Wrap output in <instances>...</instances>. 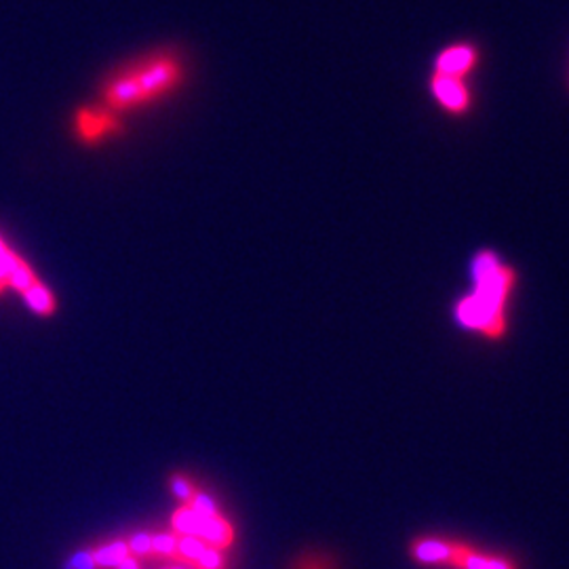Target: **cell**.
Wrapping results in <instances>:
<instances>
[{"mask_svg": "<svg viewBox=\"0 0 569 569\" xmlns=\"http://www.w3.org/2000/svg\"><path fill=\"white\" fill-rule=\"evenodd\" d=\"M477 289L456 306L460 326L498 340L507 331V305L515 289V272L500 264L493 253H481L475 262Z\"/></svg>", "mask_w": 569, "mask_h": 569, "instance_id": "6da1fadb", "label": "cell"}, {"mask_svg": "<svg viewBox=\"0 0 569 569\" xmlns=\"http://www.w3.org/2000/svg\"><path fill=\"white\" fill-rule=\"evenodd\" d=\"M180 79V61L167 56L148 58L108 82L106 102L112 110H129L173 91Z\"/></svg>", "mask_w": 569, "mask_h": 569, "instance_id": "7a4b0ae2", "label": "cell"}, {"mask_svg": "<svg viewBox=\"0 0 569 569\" xmlns=\"http://www.w3.org/2000/svg\"><path fill=\"white\" fill-rule=\"evenodd\" d=\"M413 555L425 563H443L458 569H515L502 557L483 555L446 540H422L416 545Z\"/></svg>", "mask_w": 569, "mask_h": 569, "instance_id": "3957f363", "label": "cell"}, {"mask_svg": "<svg viewBox=\"0 0 569 569\" xmlns=\"http://www.w3.org/2000/svg\"><path fill=\"white\" fill-rule=\"evenodd\" d=\"M173 523L182 533H188L192 538L201 536L211 547H228L232 540V529L218 515L207 517L194 509H183L176 512Z\"/></svg>", "mask_w": 569, "mask_h": 569, "instance_id": "277c9868", "label": "cell"}, {"mask_svg": "<svg viewBox=\"0 0 569 569\" xmlns=\"http://www.w3.org/2000/svg\"><path fill=\"white\" fill-rule=\"evenodd\" d=\"M430 93L435 102L439 103L448 114L465 117L472 106V93L468 87L467 79L446 77L439 72L430 74Z\"/></svg>", "mask_w": 569, "mask_h": 569, "instance_id": "5b68a950", "label": "cell"}, {"mask_svg": "<svg viewBox=\"0 0 569 569\" xmlns=\"http://www.w3.org/2000/svg\"><path fill=\"white\" fill-rule=\"evenodd\" d=\"M481 60V51L472 42H453L446 47L437 58L432 72L456 77V79H468Z\"/></svg>", "mask_w": 569, "mask_h": 569, "instance_id": "8992f818", "label": "cell"}, {"mask_svg": "<svg viewBox=\"0 0 569 569\" xmlns=\"http://www.w3.org/2000/svg\"><path fill=\"white\" fill-rule=\"evenodd\" d=\"M114 129V119L110 112L102 110H81L77 114V131L84 142L102 140L106 133Z\"/></svg>", "mask_w": 569, "mask_h": 569, "instance_id": "52a82bcc", "label": "cell"}, {"mask_svg": "<svg viewBox=\"0 0 569 569\" xmlns=\"http://www.w3.org/2000/svg\"><path fill=\"white\" fill-rule=\"evenodd\" d=\"M21 296H23L26 305L30 306L37 315L49 317V315H53L56 308H58L53 296H51V291H49L44 284L34 283L30 289H26Z\"/></svg>", "mask_w": 569, "mask_h": 569, "instance_id": "ba28073f", "label": "cell"}, {"mask_svg": "<svg viewBox=\"0 0 569 569\" xmlns=\"http://www.w3.org/2000/svg\"><path fill=\"white\" fill-rule=\"evenodd\" d=\"M127 545H112V547H106V549L98 550L96 555H93V559H96V563H100V566H121L122 561L127 559Z\"/></svg>", "mask_w": 569, "mask_h": 569, "instance_id": "9c48e42d", "label": "cell"}, {"mask_svg": "<svg viewBox=\"0 0 569 569\" xmlns=\"http://www.w3.org/2000/svg\"><path fill=\"white\" fill-rule=\"evenodd\" d=\"M178 550H180L182 555H186V557L199 561V557L204 552V547L199 540H194L192 536H188V538H182V540L178 542Z\"/></svg>", "mask_w": 569, "mask_h": 569, "instance_id": "30bf717a", "label": "cell"}, {"mask_svg": "<svg viewBox=\"0 0 569 569\" xmlns=\"http://www.w3.org/2000/svg\"><path fill=\"white\" fill-rule=\"evenodd\" d=\"M173 491H176V496L182 498V500H194V498H197L192 486H190L186 479H182V477H176V479H173Z\"/></svg>", "mask_w": 569, "mask_h": 569, "instance_id": "8fae6325", "label": "cell"}, {"mask_svg": "<svg viewBox=\"0 0 569 569\" xmlns=\"http://www.w3.org/2000/svg\"><path fill=\"white\" fill-rule=\"evenodd\" d=\"M152 549H157L159 552H171V550L178 549V540L173 536H157V538H152Z\"/></svg>", "mask_w": 569, "mask_h": 569, "instance_id": "7c38bea8", "label": "cell"}, {"mask_svg": "<svg viewBox=\"0 0 569 569\" xmlns=\"http://www.w3.org/2000/svg\"><path fill=\"white\" fill-rule=\"evenodd\" d=\"M93 568H96V559H93V555H91V552H81V555H77V557L70 561V566H68V569Z\"/></svg>", "mask_w": 569, "mask_h": 569, "instance_id": "4fadbf2b", "label": "cell"}, {"mask_svg": "<svg viewBox=\"0 0 569 569\" xmlns=\"http://www.w3.org/2000/svg\"><path fill=\"white\" fill-rule=\"evenodd\" d=\"M199 563L207 569H218L220 568V555H218V550L213 549H204L203 555L199 557Z\"/></svg>", "mask_w": 569, "mask_h": 569, "instance_id": "5bb4252c", "label": "cell"}, {"mask_svg": "<svg viewBox=\"0 0 569 569\" xmlns=\"http://www.w3.org/2000/svg\"><path fill=\"white\" fill-rule=\"evenodd\" d=\"M131 549L138 550V552H146V550L152 549V538H148V536H136L133 540H131Z\"/></svg>", "mask_w": 569, "mask_h": 569, "instance_id": "9a60e30c", "label": "cell"}, {"mask_svg": "<svg viewBox=\"0 0 569 569\" xmlns=\"http://www.w3.org/2000/svg\"><path fill=\"white\" fill-rule=\"evenodd\" d=\"M121 569H138L136 568V563L133 561H129V559H124L121 563Z\"/></svg>", "mask_w": 569, "mask_h": 569, "instance_id": "2e32d148", "label": "cell"}, {"mask_svg": "<svg viewBox=\"0 0 569 569\" xmlns=\"http://www.w3.org/2000/svg\"><path fill=\"white\" fill-rule=\"evenodd\" d=\"M4 284H7V283H4V281H2V279H0V291H2V287H4Z\"/></svg>", "mask_w": 569, "mask_h": 569, "instance_id": "e0dca14e", "label": "cell"}]
</instances>
